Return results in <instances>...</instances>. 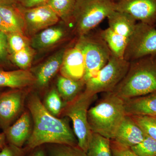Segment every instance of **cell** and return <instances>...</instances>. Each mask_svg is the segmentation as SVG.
Masks as SVG:
<instances>
[{
    "label": "cell",
    "mask_w": 156,
    "mask_h": 156,
    "mask_svg": "<svg viewBox=\"0 0 156 156\" xmlns=\"http://www.w3.org/2000/svg\"><path fill=\"white\" fill-rule=\"evenodd\" d=\"M26 105L33 122L32 133L24 147L28 153L40 146L51 144L78 145L77 139L67 119L49 112L36 92L30 93Z\"/></svg>",
    "instance_id": "1"
},
{
    "label": "cell",
    "mask_w": 156,
    "mask_h": 156,
    "mask_svg": "<svg viewBox=\"0 0 156 156\" xmlns=\"http://www.w3.org/2000/svg\"><path fill=\"white\" fill-rule=\"evenodd\" d=\"M112 92L124 100L156 92V55L130 62L126 75Z\"/></svg>",
    "instance_id": "2"
},
{
    "label": "cell",
    "mask_w": 156,
    "mask_h": 156,
    "mask_svg": "<svg viewBox=\"0 0 156 156\" xmlns=\"http://www.w3.org/2000/svg\"><path fill=\"white\" fill-rule=\"evenodd\" d=\"M126 115L125 100L114 92H108L89 108L88 122L93 133L113 140Z\"/></svg>",
    "instance_id": "3"
},
{
    "label": "cell",
    "mask_w": 156,
    "mask_h": 156,
    "mask_svg": "<svg viewBox=\"0 0 156 156\" xmlns=\"http://www.w3.org/2000/svg\"><path fill=\"white\" fill-rule=\"evenodd\" d=\"M114 11L113 0H77L73 17L75 31L79 37L90 33Z\"/></svg>",
    "instance_id": "4"
},
{
    "label": "cell",
    "mask_w": 156,
    "mask_h": 156,
    "mask_svg": "<svg viewBox=\"0 0 156 156\" xmlns=\"http://www.w3.org/2000/svg\"><path fill=\"white\" fill-rule=\"evenodd\" d=\"M96 95H90L84 90L75 99L66 105L62 114V116L72 121L78 146L86 152L92 134L88 122V112Z\"/></svg>",
    "instance_id": "5"
},
{
    "label": "cell",
    "mask_w": 156,
    "mask_h": 156,
    "mask_svg": "<svg viewBox=\"0 0 156 156\" xmlns=\"http://www.w3.org/2000/svg\"><path fill=\"white\" fill-rule=\"evenodd\" d=\"M78 44L83 51L85 61V83L94 77L108 63L112 54L105 41L99 35L96 34L79 37Z\"/></svg>",
    "instance_id": "6"
},
{
    "label": "cell",
    "mask_w": 156,
    "mask_h": 156,
    "mask_svg": "<svg viewBox=\"0 0 156 156\" xmlns=\"http://www.w3.org/2000/svg\"><path fill=\"white\" fill-rule=\"evenodd\" d=\"M129 66L130 62L124 58L112 55L97 74L86 82L84 91L92 95L113 92L126 75Z\"/></svg>",
    "instance_id": "7"
},
{
    "label": "cell",
    "mask_w": 156,
    "mask_h": 156,
    "mask_svg": "<svg viewBox=\"0 0 156 156\" xmlns=\"http://www.w3.org/2000/svg\"><path fill=\"white\" fill-rule=\"evenodd\" d=\"M156 55V27L136 23L128 40L124 59L130 62L146 56Z\"/></svg>",
    "instance_id": "8"
},
{
    "label": "cell",
    "mask_w": 156,
    "mask_h": 156,
    "mask_svg": "<svg viewBox=\"0 0 156 156\" xmlns=\"http://www.w3.org/2000/svg\"><path fill=\"white\" fill-rule=\"evenodd\" d=\"M28 88L11 89L0 94V128L5 132L19 118L31 91Z\"/></svg>",
    "instance_id": "9"
},
{
    "label": "cell",
    "mask_w": 156,
    "mask_h": 156,
    "mask_svg": "<svg viewBox=\"0 0 156 156\" xmlns=\"http://www.w3.org/2000/svg\"><path fill=\"white\" fill-rule=\"evenodd\" d=\"M19 9L25 22L27 34L34 35L58 23L59 17L48 5L25 8L20 4Z\"/></svg>",
    "instance_id": "10"
},
{
    "label": "cell",
    "mask_w": 156,
    "mask_h": 156,
    "mask_svg": "<svg viewBox=\"0 0 156 156\" xmlns=\"http://www.w3.org/2000/svg\"><path fill=\"white\" fill-rule=\"evenodd\" d=\"M115 11L131 15L136 21L156 27V0H118Z\"/></svg>",
    "instance_id": "11"
},
{
    "label": "cell",
    "mask_w": 156,
    "mask_h": 156,
    "mask_svg": "<svg viewBox=\"0 0 156 156\" xmlns=\"http://www.w3.org/2000/svg\"><path fill=\"white\" fill-rule=\"evenodd\" d=\"M59 71L61 76L72 80L83 79L85 61L83 51L77 41L73 47L66 50Z\"/></svg>",
    "instance_id": "12"
},
{
    "label": "cell",
    "mask_w": 156,
    "mask_h": 156,
    "mask_svg": "<svg viewBox=\"0 0 156 156\" xmlns=\"http://www.w3.org/2000/svg\"><path fill=\"white\" fill-rule=\"evenodd\" d=\"M33 129V122L30 112L25 110L19 118L4 133L7 143L23 147L30 138Z\"/></svg>",
    "instance_id": "13"
},
{
    "label": "cell",
    "mask_w": 156,
    "mask_h": 156,
    "mask_svg": "<svg viewBox=\"0 0 156 156\" xmlns=\"http://www.w3.org/2000/svg\"><path fill=\"white\" fill-rule=\"evenodd\" d=\"M146 136L144 131L132 117L126 115L112 140L119 145L131 148L141 142Z\"/></svg>",
    "instance_id": "14"
},
{
    "label": "cell",
    "mask_w": 156,
    "mask_h": 156,
    "mask_svg": "<svg viewBox=\"0 0 156 156\" xmlns=\"http://www.w3.org/2000/svg\"><path fill=\"white\" fill-rule=\"evenodd\" d=\"M66 49L59 50L39 66L35 71L32 72L36 78L34 86L42 90L46 88L53 77L60 70L65 51Z\"/></svg>",
    "instance_id": "15"
},
{
    "label": "cell",
    "mask_w": 156,
    "mask_h": 156,
    "mask_svg": "<svg viewBox=\"0 0 156 156\" xmlns=\"http://www.w3.org/2000/svg\"><path fill=\"white\" fill-rule=\"evenodd\" d=\"M36 78L30 70L0 69V88L20 89L34 86Z\"/></svg>",
    "instance_id": "16"
},
{
    "label": "cell",
    "mask_w": 156,
    "mask_h": 156,
    "mask_svg": "<svg viewBox=\"0 0 156 156\" xmlns=\"http://www.w3.org/2000/svg\"><path fill=\"white\" fill-rule=\"evenodd\" d=\"M126 114L156 118V92L125 100Z\"/></svg>",
    "instance_id": "17"
},
{
    "label": "cell",
    "mask_w": 156,
    "mask_h": 156,
    "mask_svg": "<svg viewBox=\"0 0 156 156\" xmlns=\"http://www.w3.org/2000/svg\"><path fill=\"white\" fill-rule=\"evenodd\" d=\"M67 35L64 29L50 27L34 35L30 40V46L34 49H47L61 41Z\"/></svg>",
    "instance_id": "18"
},
{
    "label": "cell",
    "mask_w": 156,
    "mask_h": 156,
    "mask_svg": "<svg viewBox=\"0 0 156 156\" xmlns=\"http://www.w3.org/2000/svg\"><path fill=\"white\" fill-rule=\"evenodd\" d=\"M109 27L115 32L129 39L134 32L136 21L131 15L114 11L108 17Z\"/></svg>",
    "instance_id": "19"
},
{
    "label": "cell",
    "mask_w": 156,
    "mask_h": 156,
    "mask_svg": "<svg viewBox=\"0 0 156 156\" xmlns=\"http://www.w3.org/2000/svg\"><path fill=\"white\" fill-rule=\"evenodd\" d=\"M85 86L83 80H76L60 75L57 78L56 88L66 105L83 92Z\"/></svg>",
    "instance_id": "20"
},
{
    "label": "cell",
    "mask_w": 156,
    "mask_h": 156,
    "mask_svg": "<svg viewBox=\"0 0 156 156\" xmlns=\"http://www.w3.org/2000/svg\"><path fill=\"white\" fill-rule=\"evenodd\" d=\"M19 5H0V16L13 31L27 35L25 22Z\"/></svg>",
    "instance_id": "21"
},
{
    "label": "cell",
    "mask_w": 156,
    "mask_h": 156,
    "mask_svg": "<svg viewBox=\"0 0 156 156\" xmlns=\"http://www.w3.org/2000/svg\"><path fill=\"white\" fill-rule=\"evenodd\" d=\"M99 35L107 45L112 55L124 58L129 39L115 32L109 27L98 31Z\"/></svg>",
    "instance_id": "22"
},
{
    "label": "cell",
    "mask_w": 156,
    "mask_h": 156,
    "mask_svg": "<svg viewBox=\"0 0 156 156\" xmlns=\"http://www.w3.org/2000/svg\"><path fill=\"white\" fill-rule=\"evenodd\" d=\"M77 0H50L48 5L68 26L73 24V17Z\"/></svg>",
    "instance_id": "23"
},
{
    "label": "cell",
    "mask_w": 156,
    "mask_h": 156,
    "mask_svg": "<svg viewBox=\"0 0 156 156\" xmlns=\"http://www.w3.org/2000/svg\"><path fill=\"white\" fill-rule=\"evenodd\" d=\"M86 154L87 156H113L111 140L92 132Z\"/></svg>",
    "instance_id": "24"
},
{
    "label": "cell",
    "mask_w": 156,
    "mask_h": 156,
    "mask_svg": "<svg viewBox=\"0 0 156 156\" xmlns=\"http://www.w3.org/2000/svg\"><path fill=\"white\" fill-rule=\"evenodd\" d=\"M42 103L49 112L56 117H59L62 115L66 105L56 88L50 89L45 95Z\"/></svg>",
    "instance_id": "25"
},
{
    "label": "cell",
    "mask_w": 156,
    "mask_h": 156,
    "mask_svg": "<svg viewBox=\"0 0 156 156\" xmlns=\"http://www.w3.org/2000/svg\"><path fill=\"white\" fill-rule=\"evenodd\" d=\"M45 147L48 156H87L86 152L78 145L51 144Z\"/></svg>",
    "instance_id": "26"
},
{
    "label": "cell",
    "mask_w": 156,
    "mask_h": 156,
    "mask_svg": "<svg viewBox=\"0 0 156 156\" xmlns=\"http://www.w3.org/2000/svg\"><path fill=\"white\" fill-rule=\"evenodd\" d=\"M34 54V49L30 46L17 53L9 54V58L20 69L29 70Z\"/></svg>",
    "instance_id": "27"
},
{
    "label": "cell",
    "mask_w": 156,
    "mask_h": 156,
    "mask_svg": "<svg viewBox=\"0 0 156 156\" xmlns=\"http://www.w3.org/2000/svg\"><path fill=\"white\" fill-rule=\"evenodd\" d=\"M6 35L9 54L17 53L30 46V40L25 35L17 32H14Z\"/></svg>",
    "instance_id": "28"
},
{
    "label": "cell",
    "mask_w": 156,
    "mask_h": 156,
    "mask_svg": "<svg viewBox=\"0 0 156 156\" xmlns=\"http://www.w3.org/2000/svg\"><path fill=\"white\" fill-rule=\"evenodd\" d=\"M130 148L138 156H156V140L146 135L141 142Z\"/></svg>",
    "instance_id": "29"
},
{
    "label": "cell",
    "mask_w": 156,
    "mask_h": 156,
    "mask_svg": "<svg viewBox=\"0 0 156 156\" xmlns=\"http://www.w3.org/2000/svg\"><path fill=\"white\" fill-rule=\"evenodd\" d=\"M131 116L147 135L156 140V118L147 116Z\"/></svg>",
    "instance_id": "30"
},
{
    "label": "cell",
    "mask_w": 156,
    "mask_h": 156,
    "mask_svg": "<svg viewBox=\"0 0 156 156\" xmlns=\"http://www.w3.org/2000/svg\"><path fill=\"white\" fill-rule=\"evenodd\" d=\"M28 152L25 147H19L7 143L0 151V156H26Z\"/></svg>",
    "instance_id": "31"
},
{
    "label": "cell",
    "mask_w": 156,
    "mask_h": 156,
    "mask_svg": "<svg viewBox=\"0 0 156 156\" xmlns=\"http://www.w3.org/2000/svg\"><path fill=\"white\" fill-rule=\"evenodd\" d=\"M111 147L113 156H138L130 148L119 145L112 140H111Z\"/></svg>",
    "instance_id": "32"
},
{
    "label": "cell",
    "mask_w": 156,
    "mask_h": 156,
    "mask_svg": "<svg viewBox=\"0 0 156 156\" xmlns=\"http://www.w3.org/2000/svg\"><path fill=\"white\" fill-rule=\"evenodd\" d=\"M9 54L7 35L0 31V63L6 61Z\"/></svg>",
    "instance_id": "33"
},
{
    "label": "cell",
    "mask_w": 156,
    "mask_h": 156,
    "mask_svg": "<svg viewBox=\"0 0 156 156\" xmlns=\"http://www.w3.org/2000/svg\"><path fill=\"white\" fill-rule=\"evenodd\" d=\"M50 0H21L20 5L25 8H31L46 5Z\"/></svg>",
    "instance_id": "34"
},
{
    "label": "cell",
    "mask_w": 156,
    "mask_h": 156,
    "mask_svg": "<svg viewBox=\"0 0 156 156\" xmlns=\"http://www.w3.org/2000/svg\"><path fill=\"white\" fill-rule=\"evenodd\" d=\"M26 156H48L45 145L35 148L29 152Z\"/></svg>",
    "instance_id": "35"
},
{
    "label": "cell",
    "mask_w": 156,
    "mask_h": 156,
    "mask_svg": "<svg viewBox=\"0 0 156 156\" xmlns=\"http://www.w3.org/2000/svg\"><path fill=\"white\" fill-rule=\"evenodd\" d=\"M0 31L4 33L7 34L14 32L13 30L6 24L2 18L0 16Z\"/></svg>",
    "instance_id": "36"
},
{
    "label": "cell",
    "mask_w": 156,
    "mask_h": 156,
    "mask_svg": "<svg viewBox=\"0 0 156 156\" xmlns=\"http://www.w3.org/2000/svg\"><path fill=\"white\" fill-rule=\"evenodd\" d=\"M21 0H0V5H20Z\"/></svg>",
    "instance_id": "37"
},
{
    "label": "cell",
    "mask_w": 156,
    "mask_h": 156,
    "mask_svg": "<svg viewBox=\"0 0 156 156\" xmlns=\"http://www.w3.org/2000/svg\"><path fill=\"white\" fill-rule=\"evenodd\" d=\"M7 143L5 133L3 132H0V151Z\"/></svg>",
    "instance_id": "38"
},
{
    "label": "cell",
    "mask_w": 156,
    "mask_h": 156,
    "mask_svg": "<svg viewBox=\"0 0 156 156\" xmlns=\"http://www.w3.org/2000/svg\"><path fill=\"white\" fill-rule=\"evenodd\" d=\"M2 89L3 88H0V94L3 92V91L2 90Z\"/></svg>",
    "instance_id": "39"
},
{
    "label": "cell",
    "mask_w": 156,
    "mask_h": 156,
    "mask_svg": "<svg viewBox=\"0 0 156 156\" xmlns=\"http://www.w3.org/2000/svg\"></svg>",
    "instance_id": "40"
}]
</instances>
